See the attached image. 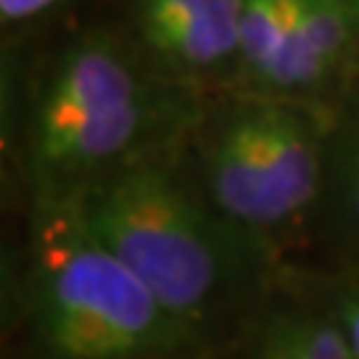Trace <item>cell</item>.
Segmentation results:
<instances>
[{
	"label": "cell",
	"mask_w": 359,
	"mask_h": 359,
	"mask_svg": "<svg viewBox=\"0 0 359 359\" xmlns=\"http://www.w3.org/2000/svg\"><path fill=\"white\" fill-rule=\"evenodd\" d=\"M208 96L157 72L128 32L90 27L43 62L27 107L32 197H67L187 139Z\"/></svg>",
	"instance_id": "cell-1"
},
{
	"label": "cell",
	"mask_w": 359,
	"mask_h": 359,
	"mask_svg": "<svg viewBox=\"0 0 359 359\" xmlns=\"http://www.w3.org/2000/svg\"><path fill=\"white\" fill-rule=\"evenodd\" d=\"M184 142L136 157L75 192L80 216L192 330L266 250L210 208L181 168Z\"/></svg>",
	"instance_id": "cell-2"
},
{
	"label": "cell",
	"mask_w": 359,
	"mask_h": 359,
	"mask_svg": "<svg viewBox=\"0 0 359 359\" xmlns=\"http://www.w3.org/2000/svg\"><path fill=\"white\" fill-rule=\"evenodd\" d=\"M335 117L250 90L210 93L184 139L194 184L218 216L266 250L325 197Z\"/></svg>",
	"instance_id": "cell-3"
},
{
	"label": "cell",
	"mask_w": 359,
	"mask_h": 359,
	"mask_svg": "<svg viewBox=\"0 0 359 359\" xmlns=\"http://www.w3.org/2000/svg\"><path fill=\"white\" fill-rule=\"evenodd\" d=\"M29 306L51 359L149 357L192 335L86 226L75 194L32 197Z\"/></svg>",
	"instance_id": "cell-4"
},
{
	"label": "cell",
	"mask_w": 359,
	"mask_h": 359,
	"mask_svg": "<svg viewBox=\"0 0 359 359\" xmlns=\"http://www.w3.org/2000/svg\"><path fill=\"white\" fill-rule=\"evenodd\" d=\"M243 0H128V32L144 59L200 93L229 90L240 62Z\"/></svg>",
	"instance_id": "cell-5"
},
{
	"label": "cell",
	"mask_w": 359,
	"mask_h": 359,
	"mask_svg": "<svg viewBox=\"0 0 359 359\" xmlns=\"http://www.w3.org/2000/svg\"><path fill=\"white\" fill-rule=\"evenodd\" d=\"M231 88L330 109L309 69L295 0H243L240 62Z\"/></svg>",
	"instance_id": "cell-6"
},
{
	"label": "cell",
	"mask_w": 359,
	"mask_h": 359,
	"mask_svg": "<svg viewBox=\"0 0 359 359\" xmlns=\"http://www.w3.org/2000/svg\"><path fill=\"white\" fill-rule=\"evenodd\" d=\"M250 359H359L330 314H277L264 325Z\"/></svg>",
	"instance_id": "cell-7"
},
{
	"label": "cell",
	"mask_w": 359,
	"mask_h": 359,
	"mask_svg": "<svg viewBox=\"0 0 359 359\" xmlns=\"http://www.w3.org/2000/svg\"><path fill=\"white\" fill-rule=\"evenodd\" d=\"M348 237L359 245V115L338 112L330 139L327 189Z\"/></svg>",
	"instance_id": "cell-8"
},
{
	"label": "cell",
	"mask_w": 359,
	"mask_h": 359,
	"mask_svg": "<svg viewBox=\"0 0 359 359\" xmlns=\"http://www.w3.org/2000/svg\"><path fill=\"white\" fill-rule=\"evenodd\" d=\"M348 335L351 346L359 357V277L338 285L330 295V311H327Z\"/></svg>",
	"instance_id": "cell-9"
},
{
	"label": "cell",
	"mask_w": 359,
	"mask_h": 359,
	"mask_svg": "<svg viewBox=\"0 0 359 359\" xmlns=\"http://www.w3.org/2000/svg\"><path fill=\"white\" fill-rule=\"evenodd\" d=\"M65 3L67 0H0V19L3 25H25Z\"/></svg>",
	"instance_id": "cell-10"
},
{
	"label": "cell",
	"mask_w": 359,
	"mask_h": 359,
	"mask_svg": "<svg viewBox=\"0 0 359 359\" xmlns=\"http://www.w3.org/2000/svg\"><path fill=\"white\" fill-rule=\"evenodd\" d=\"M338 112H354L359 115V38L348 62L346 77H344V88H341V99H338Z\"/></svg>",
	"instance_id": "cell-11"
},
{
	"label": "cell",
	"mask_w": 359,
	"mask_h": 359,
	"mask_svg": "<svg viewBox=\"0 0 359 359\" xmlns=\"http://www.w3.org/2000/svg\"><path fill=\"white\" fill-rule=\"evenodd\" d=\"M346 3H348V6H354V8L359 11V0H346Z\"/></svg>",
	"instance_id": "cell-12"
}]
</instances>
